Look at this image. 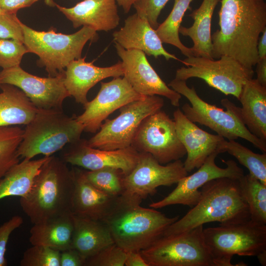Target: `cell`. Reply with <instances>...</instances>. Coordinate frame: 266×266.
<instances>
[{
	"label": "cell",
	"mask_w": 266,
	"mask_h": 266,
	"mask_svg": "<svg viewBox=\"0 0 266 266\" xmlns=\"http://www.w3.org/2000/svg\"><path fill=\"white\" fill-rule=\"evenodd\" d=\"M60 251L42 245H33L24 253L21 266H60Z\"/></svg>",
	"instance_id": "35"
},
{
	"label": "cell",
	"mask_w": 266,
	"mask_h": 266,
	"mask_svg": "<svg viewBox=\"0 0 266 266\" xmlns=\"http://www.w3.org/2000/svg\"><path fill=\"white\" fill-rule=\"evenodd\" d=\"M164 100L161 96H145L119 109L116 118L106 119L96 133L87 140L90 147L111 150L131 146L142 121L149 115L161 110Z\"/></svg>",
	"instance_id": "11"
},
{
	"label": "cell",
	"mask_w": 266,
	"mask_h": 266,
	"mask_svg": "<svg viewBox=\"0 0 266 266\" xmlns=\"http://www.w3.org/2000/svg\"><path fill=\"white\" fill-rule=\"evenodd\" d=\"M181 62L186 66L177 69L175 78L185 81L191 78L201 79L209 86L238 100L243 85L253 78L254 73L253 68L226 55L216 60L192 56Z\"/></svg>",
	"instance_id": "10"
},
{
	"label": "cell",
	"mask_w": 266,
	"mask_h": 266,
	"mask_svg": "<svg viewBox=\"0 0 266 266\" xmlns=\"http://www.w3.org/2000/svg\"><path fill=\"white\" fill-rule=\"evenodd\" d=\"M65 70L54 77L33 75L20 66L0 71V85H14L28 97L38 109H62L65 100L70 97L64 85Z\"/></svg>",
	"instance_id": "15"
},
{
	"label": "cell",
	"mask_w": 266,
	"mask_h": 266,
	"mask_svg": "<svg viewBox=\"0 0 266 266\" xmlns=\"http://www.w3.org/2000/svg\"><path fill=\"white\" fill-rule=\"evenodd\" d=\"M238 180L242 196L248 207L250 219L266 224V185L249 173Z\"/></svg>",
	"instance_id": "31"
},
{
	"label": "cell",
	"mask_w": 266,
	"mask_h": 266,
	"mask_svg": "<svg viewBox=\"0 0 266 266\" xmlns=\"http://www.w3.org/2000/svg\"><path fill=\"white\" fill-rule=\"evenodd\" d=\"M238 100L244 124L253 135L266 141V87L256 79H249L243 85Z\"/></svg>",
	"instance_id": "24"
},
{
	"label": "cell",
	"mask_w": 266,
	"mask_h": 266,
	"mask_svg": "<svg viewBox=\"0 0 266 266\" xmlns=\"http://www.w3.org/2000/svg\"><path fill=\"white\" fill-rule=\"evenodd\" d=\"M73 214L63 215L33 224L29 241L32 245H42L62 251L72 247Z\"/></svg>",
	"instance_id": "26"
},
{
	"label": "cell",
	"mask_w": 266,
	"mask_h": 266,
	"mask_svg": "<svg viewBox=\"0 0 266 266\" xmlns=\"http://www.w3.org/2000/svg\"><path fill=\"white\" fill-rule=\"evenodd\" d=\"M219 29L212 35V58L226 55L253 68L259 60L257 44L266 29L265 0H221Z\"/></svg>",
	"instance_id": "1"
},
{
	"label": "cell",
	"mask_w": 266,
	"mask_h": 266,
	"mask_svg": "<svg viewBox=\"0 0 266 266\" xmlns=\"http://www.w3.org/2000/svg\"><path fill=\"white\" fill-rule=\"evenodd\" d=\"M60 266H85L86 259L75 249L60 252Z\"/></svg>",
	"instance_id": "41"
},
{
	"label": "cell",
	"mask_w": 266,
	"mask_h": 266,
	"mask_svg": "<svg viewBox=\"0 0 266 266\" xmlns=\"http://www.w3.org/2000/svg\"><path fill=\"white\" fill-rule=\"evenodd\" d=\"M73 187L72 169L63 160L51 156L29 193L20 198V206L33 224L71 212Z\"/></svg>",
	"instance_id": "4"
},
{
	"label": "cell",
	"mask_w": 266,
	"mask_h": 266,
	"mask_svg": "<svg viewBox=\"0 0 266 266\" xmlns=\"http://www.w3.org/2000/svg\"><path fill=\"white\" fill-rule=\"evenodd\" d=\"M5 13H7L4 11V10H3L2 9L0 8V14H5Z\"/></svg>",
	"instance_id": "48"
},
{
	"label": "cell",
	"mask_w": 266,
	"mask_h": 266,
	"mask_svg": "<svg viewBox=\"0 0 266 266\" xmlns=\"http://www.w3.org/2000/svg\"><path fill=\"white\" fill-rule=\"evenodd\" d=\"M221 0H203L199 8L189 15L194 20L190 27L181 26L179 33L192 40L193 56L212 59L211 34L212 18L214 9Z\"/></svg>",
	"instance_id": "27"
},
{
	"label": "cell",
	"mask_w": 266,
	"mask_h": 266,
	"mask_svg": "<svg viewBox=\"0 0 266 266\" xmlns=\"http://www.w3.org/2000/svg\"><path fill=\"white\" fill-rule=\"evenodd\" d=\"M118 4L122 7L125 13H127L133 5L138 0H115Z\"/></svg>",
	"instance_id": "46"
},
{
	"label": "cell",
	"mask_w": 266,
	"mask_h": 266,
	"mask_svg": "<svg viewBox=\"0 0 266 266\" xmlns=\"http://www.w3.org/2000/svg\"><path fill=\"white\" fill-rule=\"evenodd\" d=\"M193 0H174L172 10L166 20L159 24L155 31L162 43L177 48L186 57L193 56L191 48L183 44L180 39L179 30L184 15L190 8Z\"/></svg>",
	"instance_id": "30"
},
{
	"label": "cell",
	"mask_w": 266,
	"mask_h": 266,
	"mask_svg": "<svg viewBox=\"0 0 266 266\" xmlns=\"http://www.w3.org/2000/svg\"><path fill=\"white\" fill-rule=\"evenodd\" d=\"M203 225L162 235L140 253L149 266H215L205 244Z\"/></svg>",
	"instance_id": "9"
},
{
	"label": "cell",
	"mask_w": 266,
	"mask_h": 266,
	"mask_svg": "<svg viewBox=\"0 0 266 266\" xmlns=\"http://www.w3.org/2000/svg\"><path fill=\"white\" fill-rule=\"evenodd\" d=\"M187 175L188 172L181 160L164 165L150 154L139 153L136 166L124 177V195L143 200L155 194L158 187L170 186Z\"/></svg>",
	"instance_id": "13"
},
{
	"label": "cell",
	"mask_w": 266,
	"mask_h": 266,
	"mask_svg": "<svg viewBox=\"0 0 266 266\" xmlns=\"http://www.w3.org/2000/svg\"><path fill=\"white\" fill-rule=\"evenodd\" d=\"M72 247L86 260L114 243L110 233L101 221L73 215Z\"/></svg>",
	"instance_id": "25"
},
{
	"label": "cell",
	"mask_w": 266,
	"mask_h": 266,
	"mask_svg": "<svg viewBox=\"0 0 266 266\" xmlns=\"http://www.w3.org/2000/svg\"><path fill=\"white\" fill-rule=\"evenodd\" d=\"M23 223V218L19 215L12 217L0 226V266H6L5 257L6 246L11 233Z\"/></svg>",
	"instance_id": "40"
},
{
	"label": "cell",
	"mask_w": 266,
	"mask_h": 266,
	"mask_svg": "<svg viewBox=\"0 0 266 266\" xmlns=\"http://www.w3.org/2000/svg\"><path fill=\"white\" fill-rule=\"evenodd\" d=\"M169 0H138L134 4L136 13L147 19L151 26L156 30L159 24L158 19L160 13Z\"/></svg>",
	"instance_id": "38"
},
{
	"label": "cell",
	"mask_w": 266,
	"mask_h": 266,
	"mask_svg": "<svg viewBox=\"0 0 266 266\" xmlns=\"http://www.w3.org/2000/svg\"><path fill=\"white\" fill-rule=\"evenodd\" d=\"M0 88V127L28 124L38 108L17 87L3 84Z\"/></svg>",
	"instance_id": "28"
},
{
	"label": "cell",
	"mask_w": 266,
	"mask_h": 266,
	"mask_svg": "<svg viewBox=\"0 0 266 266\" xmlns=\"http://www.w3.org/2000/svg\"><path fill=\"white\" fill-rule=\"evenodd\" d=\"M257 52L259 60L266 58V29L263 31L259 38Z\"/></svg>",
	"instance_id": "45"
},
{
	"label": "cell",
	"mask_w": 266,
	"mask_h": 266,
	"mask_svg": "<svg viewBox=\"0 0 266 266\" xmlns=\"http://www.w3.org/2000/svg\"><path fill=\"white\" fill-rule=\"evenodd\" d=\"M144 96L135 92L125 77H115L108 82H100L96 97L84 105V111L76 116L84 131L96 133L103 121L114 111Z\"/></svg>",
	"instance_id": "16"
},
{
	"label": "cell",
	"mask_w": 266,
	"mask_h": 266,
	"mask_svg": "<svg viewBox=\"0 0 266 266\" xmlns=\"http://www.w3.org/2000/svg\"><path fill=\"white\" fill-rule=\"evenodd\" d=\"M167 85L190 102L191 105L186 103L182 106V111L189 120L208 127L228 140L242 138L266 153V141L248 130L241 118L240 107L229 99L225 98L221 100L226 109L224 110L203 100L194 87H189L185 80L174 78Z\"/></svg>",
	"instance_id": "5"
},
{
	"label": "cell",
	"mask_w": 266,
	"mask_h": 266,
	"mask_svg": "<svg viewBox=\"0 0 266 266\" xmlns=\"http://www.w3.org/2000/svg\"><path fill=\"white\" fill-rule=\"evenodd\" d=\"M29 53L23 42L0 38V67L7 69L19 66L23 56Z\"/></svg>",
	"instance_id": "36"
},
{
	"label": "cell",
	"mask_w": 266,
	"mask_h": 266,
	"mask_svg": "<svg viewBox=\"0 0 266 266\" xmlns=\"http://www.w3.org/2000/svg\"><path fill=\"white\" fill-rule=\"evenodd\" d=\"M44 2L47 5L50 6H55L56 4L53 0H44Z\"/></svg>",
	"instance_id": "47"
},
{
	"label": "cell",
	"mask_w": 266,
	"mask_h": 266,
	"mask_svg": "<svg viewBox=\"0 0 266 266\" xmlns=\"http://www.w3.org/2000/svg\"><path fill=\"white\" fill-rule=\"evenodd\" d=\"M115 47L122 60L123 77L135 92L144 96L165 97L169 100L173 106H179L181 95L170 88L161 78L143 51L125 49L116 42Z\"/></svg>",
	"instance_id": "17"
},
{
	"label": "cell",
	"mask_w": 266,
	"mask_h": 266,
	"mask_svg": "<svg viewBox=\"0 0 266 266\" xmlns=\"http://www.w3.org/2000/svg\"><path fill=\"white\" fill-rule=\"evenodd\" d=\"M85 59H75L67 65L64 82L70 97L83 106L88 101V92L96 84L108 77L124 75L121 61L110 66L99 67L94 65V61L87 62Z\"/></svg>",
	"instance_id": "20"
},
{
	"label": "cell",
	"mask_w": 266,
	"mask_h": 266,
	"mask_svg": "<svg viewBox=\"0 0 266 266\" xmlns=\"http://www.w3.org/2000/svg\"><path fill=\"white\" fill-rule=\"evenodd\" d=\"M38 0H0V8L9 13L17 14L23 8L31 6Z\"/></svg>",
	"instance_id": "42"
},
{
	"label": "cell",
	"mask_w": 266,
	"mask_h": 266,
	"mask_svg": "<svg viewBox=\"0 0 266 266\" xmlns=\"http://www.w3.org/2000/svg\"><path fill=\"white\" fill-rule=\"evenodd\" d=\"M114 42L125 49H137L148 56L157 58L163 56L167 61H180L175 55L166 51L155 30L146 19L135 13L128 16L123 26L113 34Z\"/></svg>",
	"instance_id": "22"
},
{
	"label": "cell",
	"mask_w": 266,
	"mask_h": 266,
	"mask_svg": "<svg viewBox=\"0 0 266 266\" xmlns=\"http://www.w3.org/2000/svg\"><path fill=\"white\" fill-rule=\"evenodd\" d=\"M223 148L224 153L235 158L250 174L266 185V153H256L235 140H226Z\"/></svg>",
	"instance_id": "32"
},
{
	"label": "cell",
	"mask_w": 266,
	"mask_h": 266,
	"mask_svg": "<svg viewBox=\"0 0 266 266\" xmlns=\"http://www.w3.org/2000/svg\"><path fill=\"white\" fill-rule=\"evenodd\" d=\"M127 252L115 243L86 260L85 266H125Z\"/></svg>",
	"instance_id": "37"
},
{
	"label": "cell",
	"mask_w": 266,
	"mask_h": 266,
	"mask_svg": "<svg viewBox=\"0 0 266 266\" xmlns=\"http://www.w3.org/2000/svg\"><path fill=\"white\" fill-rule=\"evenodd\" d=\"M49 157L44 156L33 160L23 159L11 168L0 179V200L9 197L25 196L41 166Z\"/></svg>",
	"instance_id": "29"
},
{
	"label": "cell",
	"mask_w": 266,
	"mask_h": 266,
	"mask_svg": "<svg viewBox=\"0 0 266 266\" xmlns=\"http://www.w3.org/2000/svg\"><path fill=\"white\" fill-rule=\"evenodd\" d=\"M238 179L222 177L205 183L200 188L197 203L171 224L163 235L178 234L209 222L227 225L250 219Z\"/></svg>",
	"instance_id": "2"
},
{
	"label": "cell",
	"mask_w": 266,
	"mask_h": 266,
	"mask_svg": "<svg viewBox=\"0 0 266 266\" xmlns=\"http://www.w3.org/2000/svg\"><path fill=\"white\" fill-rule=\"evenodd\" d=\"M63 155L66 164L76 166L88 170L105 167L119 169L126 175L136 166L139 153L132 146L116 150H106L90 147L87 140L80 138L70 144Z\"/></svg>",
	"instance_id": "18"
},
{
	"label": "cell",
	"mask_w": 266,
	"mask_h": 266,
	"mask_svg": "<svg viewBox=\"0 0 266 266\" xmlns=\"http://www.w3.org/2000/svg\"><path fill=\"white\" fill-rule=\"evenodd\" d=\"M21 23L17 14H0V38L13 39L23 42Z\"/></svg>",
	"instance_id": "39"
},
{
	"label": "cell",
	"mask_w": 266,
	"mask_h": 266,
	"mask_svg": "<svg viewBox=\"0 0 266 266\" xmlns=\"http://www.w3.org/2000/svg\"><path fill=\"white\" fill-rule=\"evenodd\" d=\"M23 133L17 126L0 127V179L20 162L18 148Z\"/></svg>",
	"instance_id": "33"
},
{
	"label": "cell",
	"mask_w": 266,
	"mask_h": 266,
	"mask_svg": "<svg viewBox=\"0 0 266 266\" xmlns=\"http://www.w3.org/2000/svg\"><path fill=\"white\" fill-rule=\"evenodd\" d=\"M205 244L215 266H233V257L266 256V224L249 219L203 229Z\"/></svg>",
	"instance_id": "8"
},
{
	"label": "cell",
	"mask_w": 266,
	"mask_h": 266,
	"mask_svg": "<svg viewBox=\"0 0 266 266\" xmlns=\"http://www.w3.org/2000/svg\"><path fill=\"white\" fill-rule=\"evenodd\" d=\"M256 66V80L262 86L266 87V58L259 60Z\"/></svg>",
	"instance_id": "44"
},
{
	"label": "cell",
	"mask_w": 266,
	"mask_h": 266,
	"mask_svg": "<svg viewBox=\"0 0 266 266\" xmlns=\"http://www.w3.org/2000/svg\"><path fill=\"white\" fill-rule=\"evenodd\" d=\"M219 154V152L211 154L197 171L181 179L170 193L162 200L151 203L149 207L158 209L170 205L182 204L192 207L200 199L201 191L199 189L208 181L222 177L238 179L244 175L243 170L232 160H222L226 167L218 166L215 160Z\"/></svg>",
	"instance_id": "14"
},
{
	"label": "cell",
	"mask_w": 266,
	"mask_h": 266,
	"mask_svg": "<svg viewBox=\"0 0 266 266\" xmlns=\"http://www.w3.org/2000/svg\"><path fill=\"white\" fill-rule=\"evenodd\" d=\"M56 6L74 28L90 27L97 31L108 32L119 24L120 17L115 0H83L70 8Z\"/></svg>",
	"instance_id": "23"
},
{
	"label": "cell",
	"mask_w": 266,
	"mask_h": 266,
	"mask_svg": "<svg viewBox=\"0 0 266 266\" xmlns=\"http://www.w3.org/2000/svg\"><path fill=\"white\" fill-rule=\"evenodd\" d=\"M74 187L71 212L74 215L103 220L115 206L119 198L100 190L87 179L84 170L72 169Z\"/></svg>",
	"instance_id": "21"
},
{
	"label": "cell",
	"mask_w": 266,
	"mask_h": 266,
	"mask_svg": "<svg viewBox=\"0 0 266 266\" xmlns=\"http://www.w3.org/2000/svg\"><path fill=\"white\" fill-rule=\"evenodd\" d=\"M21 27L24 45L29 53L38 56V66L44 67L50 77L64 71L70 62L81 58L86 43L98 38L97 32L87 26L69 34L56 33L54 29L36 31L22 22Z\"/></svg>",
	"instance_id": "7"
},
{
	"label": "cell",
	"mask_w": 266,
	"mask_h": 266,
	"mask_svg": "<svg viewBox=\"0 0 266 266\" xmlns=\"http://www.w3.org/2000/svg\"><path fill=\"white\" fill-rule=\"evenodd\" d=\"M83 131L76 116H68L62 109H38L23 130L18 155L29 160L40 154L52 156L66 144L79 140Z\"/></svg>",
	"instance_id": "6"
},
{
	"label": "cell",
	"mask_w": 266,
	"mask_h": 266,
	"mask_svg": "<svg viewBox=\"0 0 266 266\" xmlns=\"http://www.w3.org/2000/svg\"><path fill=\"white\" fill-rule=\"evenodd\" d=\"M142 201L123 195L101 221L108 229L114 243L126 252L146 249L179 218L178 216L168 217L156 209L142 207Z\"/></svg>",
	"instance_id": "3"
},
{
	"label": "cell",
	"mask_w": 266,
	"mask_h": 266,
	"mask_svg": "<svg viewBox=\"0 0 266 266\" xmlns=\"http://www.w3.org/2000/svg\"><path fill=\"white\" fill-rule=\"evenodd\" d=\"M131 146L139 153L150 154L162 165L180 160L186 154L174 120L161 109L142 121Z\"/></svg>",
	"instance_id": "12"
},
{
	"label": "cell",
	"mask_w": 266,
	"mask_h": 266,
	"mask_svg": "<svg viewBox=\"0 0 266 266\" xmlns=\"http://www.w3.org/2000/svg\"><path fill=\"white\" fill-rule=\"evenodd\" d=\"M84 171L88 181L105 193L116 197H121L125 193V175L120 169L105 167Z\"/></svg>",
	"instance_id": "34"
},
{
	"label": "cell",
	"mask_w": 266,
	"mask_h": 266,
	"mask_svg": "<svg viewBox=\"0 0 266 266\" xmlns=\"http://www.w3.org/2000/svg\"><path fill=\"white\" fill-rule=\"evenodd\" d=\"M125 266H149L142 257L140 252L130 251L127 252L125 262Z\"/></svg>",
	"instance_id": "43"
},
{
	"label": "cell",
	"mask_w": 266,
	"mask_h": 266,
	"mask_svg": "<svg viewBox=\"0 0 266 266\" xmlns=\"http://www.w3.org/2000/svg\"><path fill=\"white\" fill-rule=\"evenodd\" d=\"M173 116L177 134L186 151L183 164L188 173L199 168L213 153H224L223 147L226 140L223 137L203 130L179 108L174 111Z\"/></svg>",
	"instance_id": "19"
}]
</instances>
